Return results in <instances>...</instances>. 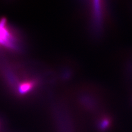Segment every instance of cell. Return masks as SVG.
Wrapping results in <instances>:
<instances>
[{
  "label": "cell",
  "mask_w": 132,
  "mask_h": 132,
  "mask_svg": "<svg viewBox=\"0 0 132 132\" xmlns=\"http://www.w3.org/2000/svg\"><path fill=\"white\" fill-rule=\"evenodd\" d=\"M16 39L7 27L5 20L0 22V47L14 49L16 46Z\"/></svg>",
  "instance_id": "cell-1"
}]
</instances>
